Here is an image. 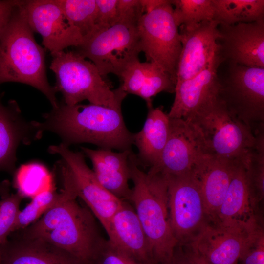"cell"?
Instances as JSON below:
<instances>
[{
    "instance_id": "obj_27",
    "label": "cell",
    "mask_w": 264,
    "mask_h": 264,
    "mask_svg": "<svg viewBox=\"0 0 264 264\" xmlns=\"http://www.w3.org/2000/svg\"><path fill=\"white\" fill-rule=\"evenodd\" d=\"M13 176V186L24 198H32L54 186L52 175L44 165L39 162L21 166L16 170Z\"/></svg>"
},
{
    "instance_id": "obj_8",
    "label": "cell",
    "mask_w": 264,
    "mask_h": 264,
    "mask_svg": "<svg viewBox=\"0 0 264 264\" xmlns=\"http://www.w3.org/2000/svg\"><path fill=\"white\" fill-rule=\"evenodd\" d=\"M137 24L118 22L84 40L75 51L92 62L104 77L110 73L118 77L128 65L139 59L141 51Z\"/></svg>"
},
{
    "instance_id": "obj_20",
    "label": "cell",
    "mask_w": 264,
    "mask_h": 264,
    "mask_svg": "<svg viewBox=\"0 0 264 264\" xmlns=\"http://www.w3.org/2000/svg\"><path fill=\"white\" fill-rule=\"evenodd\" d=\"M106 232L110 242L140 263L157 264L135 211L128 201H123Z\"/></svg>"
},
{
    "instance_id": "obj_36",
    "label": "cell",
    "mask_w": 264,
    "mask_h": 264,
    "mask_svg": "<svg viewBox=\"0 0 264 264\" xmlns=\"http://www.w3.org/2000/svg\"><path fill=\"white\" fill-rule=\"evenodd\" d=\"M116 10L117 22H126L138 23L143 14L139 0H117Z\"/></svg>"
},
{
    "instance_id": "obj_22",
    "label": "cell",
    "mask_w": 264,
    "mask_h": 264,
    "mask_svg": "<svg viewBox=\"0 0 264 264\" xmlns=\"http://www.w3.org/2000/svg\"><path fill=\"white\" fill-rule=\"evenodd\" d=\"M0 245L1 264H81L59 248L38 238L11 233Z\"/></svg>"
},
{
    "instance_id": "obj_29",
    "label": "cell",
    "mask_w": 264,
    "mask_h": 264,
    "mask_svg": "<svg viewBox=\"0 0 264 264\" xmlns=\"http://www.w3.org/2000/svg\"><path fill=\"white\" fill-rule=\"evenodd\" d=\"M255 135L256 143L245 168L251 198L256 208L264 196V129L258 130Z\"/></svg>"
},
{
    "instance_id": "obj_26",
    "label": "cell",
    "mask_w": 264,
    "mask_h": 264,
    "mask_svg": "<svg viewBox=\"0 0 264 264\" xmlns=\"http://www.w3.org/2000/svg\"><path fill=\"white\" fill-rule=\"evenodd\" d=\"M219 25L249 23L264 18V0H211Z\"/></svg>"
},
{
    "instance_id": "obj_7",
    "label": "cell",
    "mask_w": 264,
    "mask_h": 264,
    "mask_svg": "<svg viewBox=\"0 0 264 264\" xmlns=\"http://www.w3.org/2000/svg\"><path fill=\"white\" fill-rule=\"evenodd\" d=\"M48 151L60 157L56 167L62 185L84 202L106 231L123 200L101 184L93 170L87 165L82 151H72L62 143L50 146Z\"/></svg>"
},
{
    "instance_id": "obj_35",
    "label": "cell",
    "mask_w": 264,
    "mask_h": 264,
    "mask_svg": "<svg viewBox=\"0 0 264 264\" xmlns=\"http://www.w3.org/2000/svg\"><path fill=\"white\" fill-rule=\"evenodd\" d=\"M95 1L97 5L96 33L105 30L117 22V0H95Z\"/></svg>"
},
{
    "instance_id": "obj_23",
    "label": "cell",
    "mask_w": 264,
    "mask_h": 264,
    "mask_svg": "<svg viewBox=\"0 0 264 264\" xmlns=\"http://www.w3.org/2000/svg\"><path fill=\"white\" fill-rule=\"evenodd\" d=\"M81 149L91 160L93 171L101 184L117 198L128 201L131 192L128 158L132 150L114 152L110 149L83 147Z\"/></svg>"
},
{
    "instance_id": "obj_1",
    "label": "cell",
    "mask_w": 264,
    "mask_h": 264,
    "mask_svg": "<svg viewBox=\"0 0 264 264\" xmlns=\"http://www.w3.org/2000/svg\"><path fill=\"white\" fill-rule=\"evenodd\" d=\"M36 124L43 132L56 134L61 143L69 146L89 143L101 149L132 150L133 135L127 128L121 109L93 104L68 106L59 102Z\"/></svg>"
},
{
    "instance_id": "obj_14",
    "label": "cell",
    "mask_w": 264,
    "mask_h": 264,
    "mask_svg": "<svg viewBox=\"0 0 264 264\" xmlns=\"http://www.w3.org/2000/svg\"><path fill=\"white\" fill-rule=\"evenodd\" d=\"M203 154L202 142L191 123L170 118L168 140L158 161L148 171L165 176L183 175L191 171Z\"/></svg>"
},
{
    "instance_id": "obj_42",
    "label": "cell",
    "mask_w": 264,
    "mask_h": 264,
    "mask_svg": "<svg viewBox=\"0 0 264 264\" xmlns=\"http://www.w3.org/2000/svg\"><path fill=\"white\" fill-rule=\"evenodd\" d=\"M1 253L0 248V264H1Z\"/></svg>"
},
{
    "instance_id": "obj_25",
    "label": "cell",
    "mask_w": 264,
    "mask_h": 264,
    "mask_svg": "<svg viewBox=\"0 0 264 264\" xmlns=\"http://www.w3.org/2000/svg\"><path fill=\"white\" fill-rule=\"evenodd\" d=\"M170 118L161 107L148 109L146 121L141 130L133 134V140L138 150L136 160L139 166H154L158 161L168 140Z\"/></svg>"
},
{
    "instance_id": "obj_33",
    "label": "cell",
    "mask_w": 264,
    "mask_h": 264,
    "mask_svg": "<svg viewBox=\"0 0 264 264\" xmlns=\"http://www.w3.org/2000/svg\"><path fill=\"white\" fill-rule=\"evenodd\" d=\"M238 264H264V234L259 224L251 231Z\"/></svg>"
},
{
    "instance_id": "obj_13",
    "label": "cell",
    "mask_w": 264,
    "mask_h": 264,
    "mask_svg": "<svg viewBox=\"0 0 264 264\" xmlns=\"http://www.w3.org/2000/svg\"><path fill=\"white\" fill-rule=\"evenodd\" d=\"M218 53L222 61L264 68V18L249 23L219 25Z\"/></svg>"
},
{
    "instance_id": "obj_11",
    "label": "cell",
    "mask_w": 264,
    "mask_h": 264,
    "mask_svg": "<svg viewBox=\"0 0 264 264\" xmlns=\"http://www.w3.org/2000/svg\"><path fill=\"white\" fill-rule=\"evenodd\" d=\"M170 222L178 245L191 242L208 223L200 189L190 172L166 176Z\"/></svg>"
},
{
    "instance_id": "obj_6",
    "label": "cell",
    "mask_w": 264,
    "mask_h": 264,
    "mask_svg": "<svg viewBox=\"0 0 264 264\" xmlns=\"http://www.w3.org/2000/svg\"><path fill=\"white\" fill-rule=\"evenodd\" d=\"M51 56L50 69L56 78L54 87L62 94L64 103L73 106L87 100L90 104L121 109L127 94L119 88L112 90L92 62L75 50Z\"/></svg>"
},
{
    "instance_id": "obj_9",
    "label": "cell",
    "mask_w": 264,
    "mask_h": 264,
    "mask_svg": "<svg viewBox=\"0 0 264 264\" xmlns=\"http://www.w3.org/2000/svg\"><path fill=\"white\" fill-rule=\"evenodd\" d=\"M141 52L147 62L156 64L176 85L181 43L170 0L143 14L137 24Z\"/></svg>"
},
{
    "instance_id": "obj_12",
    "label": "cell",
    "mask_w": 264,
    "mask_h": 264,
    "mask_svg": "<svg viewBox=\"0 0 264 264\" xmlns=\"http://www.w3.org/2000/svg\"><path fill=\"white\" fill-rule=\"evenodd\" d=\"M22 5L29 26L41 36L42 44L51 55L83 42L67 22L58 0H24Z\"/></svg>"
},
{
    "instance_id": "obj_15",
    "label": "cell",
    "mask_w": 264,
    "mask_h": 264,
    "mask_svg": "<svg viewBox=\"0 0 264 264\" xmlns=\"http://www.w3.org/2000/svg\"><path fill=\"white\" fill-rule=\"evenodd\" d=\"M219 24L202 22L191 28L179 27L181 50L176 84L190 79L208 66L218 54Z\"/></svg>"
},
{
    "instance_id": "obj_2",
    "label": "cell",
    "mask_w": 264,
    "mask_h": 264,
    "mask_svg": "<svg viewBox=\"0 0 264 264\" xmlns=\"http://www.w3.org/2000/svg\"><path fill=\"white\" fill-rule=\"evenodd\" d=\"M63 199L26 228L16 231L24 237L41 239L78 261L90 264L104 240L95 216L63 187Z\"/></svg>"
},
{
    "instance_id": "obj_3",
    "label": "cell",
    "mask_w": 264,
    "mask_h": 264,
    "mask_svg": "<svg viewBox=\"0 0 264 264\" xmlns=\"http://www.w3.org/2000/svg\"><path fill=\"white\" fill-rule=\"evenodd\" d=\"M22 4L20 0L0 39V87L7 82L28 85L41 92L55 108L59 102L47 78L45 49L36 41Z\"/></svg>"
},
{
    "instance_id": "obj_39",
    "label": "cell",
    "mask_w": 264,
    "mask_h": 264,
    "mask_svg": "<svg viewBox=\"0 0 264 264\" xmlns=\"http://www.w3.org/2000/svg\"><path fill=\"white\" fill-rule=\"evenodd\" d=\"M166 264H192L188 255L180 252L176 247L171 259Z\"/></svg>"
},
{
    "instance_id": "obj_41",
    "label": "cell",
    "mask_w": 264,
    "mask_h": 264,
    "mask_svg": "<svg viewBox=\"0 0 264 264\" xmlns=\"http://www.w3.org/2000/svg\"><path fill=\"white\" fill-rule=\"evenodd\" d=\"M11 183L8 180L0 181V197H4L10 194Z\"/></svg>"
},
{
    "instance_id": "obj_40",
    "label": "cell",
    "mask_w": 264,
    "mask_h": 264,
    "mask_svg": "<svg viewBox=\"0 0 264 264\" xmlns=\"http://www.w3.org/2000/svg\"><path fill=\"white\" fill-rule=\"evenodd\" d=\"M188 255L192 264H210L203 258L193 251Z\"/></svg>"
},
{
    "instance_id": "obj_24",
    "label": "cell",
    "mask_w": 264,
    "mask_h": 264,
    "mask_svg": "<svg viewBox=\"0 0 264 264\" xmlns=\"http://www.w3.org/2000/svg\"><path fill=\"white\" fill-rule=\"evenodd\" d=\"M119 88L127 95L142 98L148 109L153 107L152 98L165 91L175 92L176 84L171 77L156 64L137 60L128 65L118 76Z\"/></svg>"
},
{
    "instance_id": "obj_32",
    "label": "cell",
    "mask_w": 264,
    "mask_h": 264,
    "mask_svg": "<svg viewBox=\"0 0 264 264\" xmlns=\"http://www.w3.org/2000/svg\"><path fill=\"white\" fill-rule=\"evenodd\" d=\"M0 200V245L7 242L20 211V206L24 198L18 192L9 194Z\"/></svg>"
},
{
    "instance_id": "obj_30",
    "label": "cell",
    "mask_w": 264,
    "mask_h": 264,
    "mask_svg": "<svg viewBox=\"0 0 264 264\" xmlns=\"http://www.w3.org/2000/svg\"><path fill=\"white\" fill-rule=\"evenodd\" d=\"M173 15L178 27H194L200 22L213 19L211 0H171Z\"/></svg>"
},
{
    "instance_id": "obj_28",
    "label": "cell",
    "mask_w": 264,
    "mask_h": 264,
    "mask_svg": "<svg viewBox=\"0 0 264 264\" xmlns=\"http://www.w3.org/2000/svg\"><path fill=\"white\" fill-rule=\"evenodd\" d=\"M69 24L77 29L83 41L96 32L95 0H58Z\"/></svg>"
},
{
    "instance_id": "obj_4",
    "label": "cell",
    "mask_w": 264,
    "mask_h": 264,
    "mask_svg": "<svg viewBox=\"0 0 264 264\" xmlns=\"http://www.w3.org/2000/svg\"><path fill=\"white\" fill-rule=\"evenodd\" d=\"M128 162L133 187L128 201L133 205L156 262L166 264L178 245L170 222L167 177L141 170L132 151Z\"/></svg>"
},
{
    "instance_id": "obj_21",
    "label": "cell",
    "mask_w": 264,
    "mask_h": 264,
    "mask_svg": "<svg viewBox=\"0 0 264 264\" xmlns=\"http://www.w3.org/2000/svg\"><path fill=\"white\" fill-rule=\"evenodd\" d=\"M245 163L238 162L227 192L212 224L226 227L249 228L258 221L254 214Z\"/></svg>"
},
{
    "instance_id": "obj_34",
    "label": "cell",
    "mask_w": 264,
    "mask_h": 264,
    "mask_svg": "<svg viewBox=\"0 0 264 264\" xmlns=\"http://www.w3.org/2000/svg\"><path fill=\"white\" fill-rule=\"evenodd\" d=\"M90 264H142L104 239Z\"/></svg>"
},
{
    "instance_id": "obj_31",
    "label": "cell",
    "mask_w": 264,
    "mask_h": 264,
    "mask_svg": "<svg viewBox=\"0 0 264 264\" xmlns=\"http://www.w3.org/2000/svg\"><path fill=\"white\" fill-rule=\"evenodd\" d=\"M63 197V191L56 192L54 186L33 197L31 202L20 210L12 233L22 230L35 222L47 211L59 203Z\"/></svg>"
},
{
    "instance_id": "obj_19",
    "label": "cell",
    "mask_w": 264,
    "mask_h": 264,
    "mask_svg": "<svg viewBox=\"0 0 264 264\" xmlns=\"http://www.w3.org/2000/svg\"><path fill=\"white\" fill-rule=\"evenodd\" d=\"M223 62L220 55L194 77L176 85L175 97L168 114L172 119H185L219 96L218 69Z\"/></svg>"
},
{
    "instance_id": "obj_16",
    "label": "cell",
    "mask_w": 264,
    "mask_h": 264,
    "mask_svg": "<svg viewBox=\"0 0 264 264\" xmlns=\"http://www.w3.org/2000/svg\"><path fill=\"white\" fill-rule=\"evenodd\" d=\"M207 223L190 242L192 251L210 264H238L252 230Z\"/></svg>"
},
{
    "instance_id": "obj_38",
    "label": "cell",
    "mask_w": 264,
    "mask_h": 264,
    "mask_svg": "<svg viewBox=\"0 0 264 264\" xmlns=\"http://www.w3.org/2000/svg\"><path fill=\"white\" fill-rule=\"evenodd\" d=\"M166 0H139L143 14L149 13L165 2Z\"/></svg>"
},
{
    "instance_id": "obj_18",
    "label": "cell",
    "mask_w": 264,
    "mask_h": 264,
    "mask_svg": "<svg viewBox=\"0 0 264 264\" xmlns=\"http://www.w3.org/2000/svg\"><path fill=\"white\" fill-rule=\"evenodd\" d=\"M240 162L203 154L190 172L200 189L208 223L214 222Z\"/></svg>"
},
{
    "instance_id": "obj_37",
    "label": "cell",
    "mask_w": 264,
    "mask_h": 264,
    "mask_svg": "<svg viewBox=\"0 0 264 264\" xmlns=\"http://www.w3.org/2000/svg\"><path fill=\"white\" fill-rule=\"evenodd\" d=\"M20 0H0V39Z\"/></svg>"
},
{
    "instance_id": "obj_17",
    "label": "cell",
    "mask_w": 264,
    "mask_h": 264,
    "mask_svg": "<svg viewBox=\"0 0 264 264\" xmlns=\"http://www.w3.org/2000/svg\"><path fill=\"white\" fill-rule=\"evenodd\" d=\"M43 132L22 115L17 102L10 100L4 104L0 96V172L15 173L17 151L21 145H29L40 139Z\"/></svg>"
},
{
    "instance_id": "obj_5",
    "label": "cell",
    "mask_w": 264,
    "mask_h": 264,
    "mask_svg": "<svg viewBox=\"0 0 264 264\" xmlns=\"http://www.w3.org/2000/svg\"><path fill=\"white\" fill-rule=\"evenodd\" d=\"M192 125L205 154L245 163L256 138L250 128L218 97L185 119Z\"/></svg>"
},
{
    "instance_id": "obj_10",
    "label": "cell",
    "mask_w": 264,
    "mask_h": 264,
    "mask_svg": "<svg viewBox=\"0 0 264 264\" xmlns=\"http://www.w3.org/2000/svg\"><path fill=\"white\" fill-rule=\"evenodd\" d=\"M219 97L254 133L264 126V68L229 64Z\"/></svg>"
}]
</instances>
